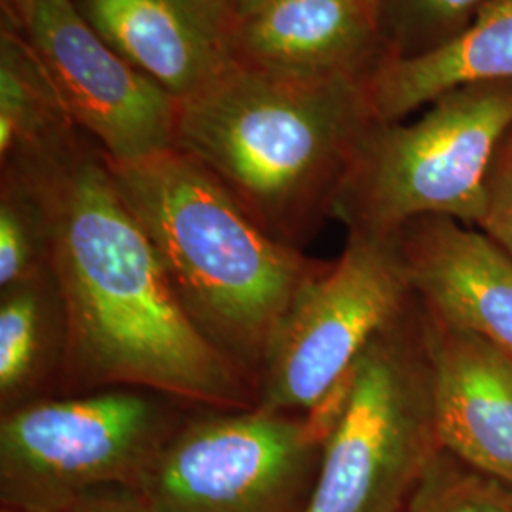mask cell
Returning a JSON list of instances; mask_svg holds the SVG:
<instances>
[{"mask_svg": "<svg viewBox=\"0 0 512 512\" xmlns=\"http://www.w3.org/2000/svg\"><path fill=\"white\" fill-rule=\"evenodd\" d=\"M4 167L31 184L48 219L69 321L63 395L135 387L194 408H255V380L188 319L93 139L67 129Z\"/></svg>", "mask_w": 512, "mask_h": 512, "instance_id": "1", "label": "cell"}, {"mask_svg": "<svg viewBox=\"0 0 512 512\" xmlns=\"http://www.w3.org/2000/svg\"><path fill=\"white\" fill-rule=\"evenodd\" d=\"M368 76L298 78L236 61L179 103L175 145L272 238L304 249L376 122Z\"/></svg>", "mask_w": 512, "mask_h": 512, "instance_id": "2", "label": "cell"}, {"mask_svg": "<svg viewBox=\"0 0 512 512\" xmlns=\"http://www.w3.org/2000/svg\"><path fill=\"white\" fill-rule=\"evenodd\" d=\"M109 165L188 319L256 382L296 296L330 262L272 238L179 148Z\"/></svg>", "mask_w": 512, "mask_h": 512, "instance_id": "3", "label": "cell"}, {"mask_svg": "<svg viewBox=\"0 0 512 512\" xmlns=\"http://www.w3.org/2000/svg\"><path fill=\"white\" fill-rule=\"evenodd\" d=\"M329 414L306 512H406L440 450L418 298L376 334L321 406Z\"/></svg>", "mask_w": 512, "mask_h": 512, "instance_id": "4", "label": "cell"}, {"mask_svg": "<svg viewBox=\"0 0 512 512\" xmlns=\"http://www.w3.org/2000/svg\"><path fill=\"white\" fill-rule=\"evenodd\" d=\"M512 129V82L440 95L414 122H374L336 194L348 232L395 234L420 217L478 226L497 148Z\"/></svg>", "mask_w": 512, "mask_h": 512, "instance_id": "5", "label": "cell"}, {"mask_svg": "<svg viewBox=\"0 0 512 512\" xmlns=\"http://www.w3.org/2000/svg\"><path fill=\"white\" fill-rule=\"evenodd\" d=\"M194 406L112 387L0 416V503L69 512L86 495L135 488Z\"/></svg>", "mask_w": 512, "mask_h": 512, "instance_id": "6", "label": "cell"}, {"mask_svg": "<svg viewBox=\"0 0 512 512\" xmlns=\"http://www.w3.org/2000/svg\"><path fill=\"white\" fill-rule=\"evenodd\" d=\"M329 414L196 408L133 488L152 512H306Z\"/></svg>", "mask_w": 512, "mask_h": 512, "instance_id": "7", "label": "cell"}, {"mask_svg": "<svg viewBox=\"0 0 512 512\" xmlns=\"http://www.w3.org/2000/svg\"><path fill=\"white\" fill-rule=\"evenodd\" d=\"M410 298L397 232H348L340 258L302 289L275 332L255 408L306 414L321 406Z\"/></svg>", "mask_w": 512, "mask_h": 512, "instance_id": "8", "label": "cell"}, {"mask_svg": "<svg viewBox=\"0 0 512 512\" xmlns=\"http://www.w3.org/2000/svg\"><path fill=\"white\" fill-rule=\"evenodd\" d=\"M19 31L42 61L74 128L109 160L137 162L173 148L179 101L116 54L73 0H31Z\"/></svg>", "mask_w": 512, "mask_h": 512, "instance_id": "9", "label": "cell"}, {"mask_svg": "<svg viewBox=\"0 0 512 512\" xmlns=\"http://www.w3.org/2000/svg\"><path fill=\"white\" fill-rule=\"evenodd\" d=\"M131 67L183 103L236 63L238 18L224 0H73Z\"/></svg>", "mask_w": 512, "mask_h": 512, "instance_id": "10", "label": "cell"}, {"mask_svg": "<svg viewBox=\"0 0 512 512\" xmlns=\"http://www.w3.org/2000/svg\"><path fill=\"white\" fill-rule=\"evenodd\" d=\"M397 239L421 308L512 357L511 256L480 228L450 217L410 220Z\"/></svg>", "mask_w": 512, "mask_h": 512, "instance_id": "11", "label": "cell"}, {"mask_svg": "<svg viewBox=\"0 0 512 512\" xmlns=\"http://www.w3.org/2000/svg\"><path fill=\"white\" fill-rule=\"evenodd\" d=\"M423 321L440 448L512 486L511 355L425 310Z\"/></svg>", "mask_w": 512, "mask_h": 512, "instance_id": "12", "label": "cell"}, {"mask_svg": "<svg viewBox=\"0 0 512 512\" xmlns=\"http://www.w3.org/2000/svg\"><path fill=\"white\" fill-rule=\"evenodd\" d=\"M384 59L365 0H268L238 21L236 61L268 73L368 76Z\"/></svg>", "mask_w": 512, "mask_h": 512, "instance_id": "13", "label": "cell"}, {"mask_svg": "<svg viewBox=\"0 0 512 512\" xmlns=\"http://www.w3.org/2000/svg\"><path fill=\"white\" fill-rule=\"evenodd\" d=\"M512 82V0H484L471 23L435 50L382 61L366 78L374 120L403 122L440 95Z\"/></svg>", "mask_w": 512, "mask_h": 512, "instance_id": "14", "label": "cell"}, {"mask_svg": "<svg viewBox=\"0 0 512 512\" xmlns=\"http://www.w3.org/2000/svg\"><path fill=\"white\" fill-rule=\"evenodd\" d=\"M69 321L52 268L0 289V416L61 397Z\"/></svg>", "mask_w": 512, "mask_h": 512, "instance_id": "15", "label": "cell"}, {"mask_svg": "<svg viewBox=\"0 0 512 512\" xmlns=\"http://www.w3.org/2000/svg\"><path fill=\"white\" fill-rule=\"evenodd\" d=\"M74 128L59 93L18 27L0 31V162Z\"/></svg>", "mask_w": 512, "mask_h": 512, "instance_id": "16", "label": "cell"}, {"mask_svg": "<svg viewBox=\"0 0 512 512\" xmlns=\"http://www.w3.org/2000/svg\"><path fill=\"white\" fill-rule=\"evenodd\" d=\"M50 268L48 219L31 184L0 169V289Z\"/></svg>", "mask_w": 512, "mask_h": 512, "instance_id": "17", "label": "cell"}, {"mask_svg": "<svg viewBox=\"0 0 512 512\" xmlns=\"http://www.w3.org/2000/svg\"><path fill=\"white\" fill-rule=\"evenodd\" d=\"M484 0H376L384 61L435 50L471 23Z\"/></svg>", "mask_w": 512, "mask_h": 512, "instance_id": "18", "label": "cell"}, {"mask_svg": "<svg viewBox=\"0 0 512 512\" xmlns=\"http://www.w3.org/2000/svg\"><path fill=\"white\" fill-rule=\"evenodd\" d=\"M406 512H512V486L440 450Z\"/></svg>", "mask_w": 512, "mask_h": 512, "instance_id": "19", "label": "cell"}, {"mask_svg": "<svg viewBox=\"0 0 512 512\" xmlns=\"http://www.w3.org/2000/svg\"><path fill=\"white\" fill-rule=\"evenodd\" d=\"M512 258V129L497 148L478 226Z\"/></svg>", "mask_w": 512, "mask_h": 512, "instance_id": "20", "label": "cell"}, {"mask_svg": "<svg viewBox=\"0 0 512 512\" xmlns=\"http://www.w3.org/2000/svg\"><path fill=\"white\" fill-rule=\"evenodd\" d=\"M69 512H152L133 488H107L80 499Z\"/></svg>", "mask_w": 512, "mask_h": 512, "instance_id": "21", "label": "cell"}, {"mask_svg": "<svg viewBox=\"0 0 512 512\" xmlns=\"http://www.w3.org/2000/svg\"><path fill=\"white\" fill-rule=\"evenodd\" d=\"M31 0H2V21L21 29Z\"/></svg>", "mask_w": 512, "mask_h": 512, "instance_id": "22", "label": "cell"}, {"mask_svg": "<svg viewBox=\"0 0 512 512\" xmlns=\"http://www.w3.org/2000/svg\"><path fill=\"white\" fill-rule=\"evenodd\" d=\"M228 4V8L234 12V16L239 19L251 16L255 10H258L262 4H266L268 0H224Z\"/></svg>", "mask_w": 512, "mask_h": 512, "instance_id": "23", "label": "cell"}, {"mask_svg": "<svg viewBox=\"0 0 512 512\" xmlns=\"http://www.w3.org/2000/svg\"><path fill=\"white\" fill-rule=\"evenodd\" d=\"M0 512H40L33 509H25V507H16V505H2L0 503Z\"/></svg>", "mask_w": 512, "mask_h": 512, "instance_id": "24", "label": "cell"}, {"mask_svg": "<svg viewBox=\"0 0 512 512\" xmlns=\"http://www.w3.org/2000/svg\"><path fill=\"white\" fill-rule=\"evenodd\" d=\"M366 4H370L372 6V10H374V4H376V0H365Z\"/></svg>", "mask_w": 512, "mask_h": 512, "instance_id": "25", "label": "cell"}]
</instances>
